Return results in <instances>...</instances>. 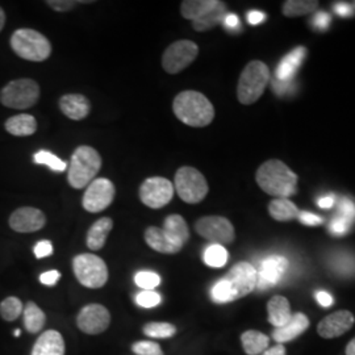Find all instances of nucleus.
<instances>
[{"mask_svg":"<svg viewBox=\"0 0 355 355\" xmlns=\"http://www.w3.org/2000/svg\"><path fill=\"white\" fill-rule=\"evenodd\" d=\"M258 274L253 265L240 262L232 267L228 274L215 283L211 297L217 304L232 303L248 296L257 288Z\"/></svg>","mask_w":355,"mask_h":355,"instance_id":"obj_1","label":"nucleus"},{"mask_svg":"<svg viewBox=\"0 0 355 355\" xmlns=\"http://www.w3.org/2000/svg\"><path fill=\"white\" fill-rule=\"evenodd\" d=\"M173 111L183 124L193 128L207 127L215 119L212 103L202 92L193 89L178 94L173 102Z\"/></svg>","mask_w":355,"mask_h":355,"instance_id":"obj_2","label":"nucleus"},{"mask_svg":"<svg viewBox=\"0 0 355 355\" xmlns=\"http://www.w3.org/2000/svg\"><path fill=\"white\" fill-rule=\"evenodd\" d=\"M258 186L271 196L287 199L296 192L297 175L279 159H270L257 170Z\"/></svg>","mask_w":355,"mask_h":355,"instance_id":"obj_3","label":"nucleus"},{"mask_svg":"<svg viewBox=\"0 0 355 355\" xmlns=\"http://www.w3.org/2000/svg\"><path fill=\"white\" fill-rule=\"evenodd\" d=\"M101 168H102L101 154L91 146L82 145L76 148L71 155L67 182L76 190L85 189L95 179L96 174L101 171Z\"/></svg>","mask_w":355,"mask_h":355,"instance_id":"obj_4","label":"nucleus"},{"mask_svg":"<svg viewBox=\"0 0 355 355\" xmlns=\"http://www.w3.org/2000/svg\"><path fill=\"white\" fill-rule=\"evenodd\" d=\"M270 82V70L262 61H252L245 66L237 85V98L243 105L257 102Z\"/></svg>","mask_w":355,"mask_h":355,"instance_id":"obj_5","label":"nucleus"},{"mask_svg":"<svg viewBox=\"0 0 355 355\" xmlns=\"http://www.w3.org/2000/svg\"><path fill=\"white\" fill-rule=\"evenodd\" d=\"M12 51L23 60L42 62L51 54V44L42 33L29 28H20L11 37Z\"/></svg>","mask_w":355,"mask_h":355,"instance_id":"obj_6","label":"nucleus"},{"mask_svg":"<svg viewBox=\"0 0 355 355\" xmlns=\"http://www.w3.org/2000/svg\"><path fill=\"white\" fill-rule=\"evenodd\" d=\"M40 98V86L37 82L29 78L11 80L0 91V103L4 107L13 110L32 108Z\"/></svg>","mask_w":355,"mask_h":355,"instance_id":"obj_7","label":"nucleus"},{"mask_svg":"<svg viewBox=\"0 0 355 355\" xmlns=\"http://www.w3.org/2000/svg\"><path fill=\"white\" fill-rule=\"evenodd\" d=\"M174 190L184 203L198 204L205 199L209 187L199 170L191 166H183L175 174Z\"/></svg>","mask_w":355,"mask_h":355,"instance_id":"obj_8","label":"nucleus"},{"mask_svg":"<svg viewBox=\"0 0 355 355\" xmlns=\"http://www.w3.org/2000/svg\"><path fill=\"white\" fill-rule=\"evenodd\" d=\"M73 270L78 282L87 288H102L108 280V267L95 254H79L73 259Z\"/></svg>","mask_w":355,"mask_h":355,"instance_id":"obj_9","label":"nucleus"},{"mask_svg":"<svg viewBox=\"0 0 355 355\" xmlns=\"http://www.w3.org/2000/svg\"><path fill=\"white\" fill-rule=\"evenodd\" d=\"M199 46L190 40H179L171 44L162 55V67L168 74H178L187 69L198 57Z\"/></svg>","mask_w":355,"mask_h":355,"instance_id":"obj_10","label":"nucleus"},{"mask_svg":"<svg viewBox=\"0 0 355 355\" xmlns=\"http://www.w3.org/2000/svg\"><path fill=\"white\" fill-rule=\"evenodd\" d=\"M195 230L205 240L217 245H229L234 241L236 232L233 224L223 216H205L196 221Z\"/></svg>","mask_w":355,"mask_h":355,"instance_id":"obj_11","label":"nucleus"},{"mask_svg":"<svg viewBox=\"0 0 355 355\" xmlns=\"http://www.w3.org/2000/svg\"><path fill=\"white\" fill-rule=\"evenodd\" d=\"M140 200L153 209L164 208L174 196V184L164 177L148 178L140 186Z\"/></svg>","mask_w":355,"mask_h":355,"instance_id":"obj_12","label":"nucleus"},{"mask_svg":"<svg viewBox=\"0 0 355 355\" xmlns=\"http://www.w3.org/2000/svg\"><path fill=\"white\" fill-rule=\"evenodd\" d=\"M114 195H116V189L110 179L107 178L94 179L87 186V190L83 195V199H82L83 208L91 214L102 212L112 204Z\"/></svg>","mask_w":355,"mask_h":355,"instance_id":"obj_13","label":"nucleus"},{"mask_svg":"<svg viewBox=\"0 0 355 355\" xmlns=\"http://www.w3.org/2000/svg\"><path fill=\"white\" fill-rule=\"evenodd\" d=\"M111 324V313L102 304L83 306L76 318V325L83 333L95 336L108 329Z\"/></svg>","mask_w":355,"mask_h":355,"instance_id":"obj_14","label":"nucleus"},{"mask_svg":"<svg viewBox=\"0 0 355 355\" xmlns=\"http://www.w3.org/2000/svg\"><path fill=\"white\" fill-rule=\"evenodd\" d=\"M8 224L17 233H33L45 227L46 216L37 208L21 207L10 216Z\"/></svg>","mask_w":355,"mask_h":355,"instance_id":"obj_15","label":"nucleus"},{"mask_svg":"<svg viewBox=\"0 0 355 355\" xmlns=\"http://www.w3.org/2000/svg\"><path fill=\"white\" fill-rule=\"evenodd\" d=\"M354 315L350 311H338L322 318L318 325V333L322 338H337L354 327Z\"/></svg>","mask_w":355,"mask_h":355,"instance_id":"obj_16","label":"nucleus"},{"mask_svg":"<svg viewBox=\"0 0 355 355\" xmlns=\"http://www.w3.org/2000/svg\"><path fill=\"white\" fill-rule=\"evenodd\" d=\"M161 230L174 254L179 253L190 240V229L186 220L180 215L167 216Z\"/></svg>","mask_w":355,"mask_h":355,"instance_id":"obj_17","label":"nucleus"},{"mask_svg":"<svg viewBox=\"0 0 355 355\" xmlns=\"http://www.w3.org/2000/svg\"><path fill=\"white\" fill-rule=\"evenodd\" d=\"M288 268V261L284 257L272 255L266 258L262 263L258 274L257 287L261 290H265L267 287H271L279 282L280 278L284 275V272Z\"/></svg>","mask_w":355,"mask_h":355,"instance_id":"obj_18","label":"nucleus"},{"mask_svg":"<svg viewBox=\"0 0 355 355\" xmlns=\"http://www.w3.org/2000/svg\"><path fill=\"white\" fill-rule=\"evenodd\" d=\"M60 108L70 120L80 121L86 119L91 111L89 101L82 94H67L61 96Z\"/></svg>","mask_w":355,"mask_h":355,"instance_id":"obj_19","label":"nucleus"},{"mask_svg":"<svg viewBox=\"0 0 355 355\" xmlns=\"http://www.w3.org/2000/svg\"><path fill=\"white\" fill-rule=\"evenodd\" d=\"M64 340L57 330H46L37 338L31 355H64Z\"/></svg>","mask_w":355,"mask_h":355,"instance_id":"obj_20","label":"nucleus"},{"mask_svg":"<svg viewBox=\"0 0 355 355\" xmlns=\"http://www.w3.org/2000/svg\"><path fill=\"white\" fill-rule=\"evenodd\" d=\"M308 328H309V318H306L304 313H296L292 316L291 321L288 324H286L282 328L274 329L272 340L278 343H290L300 334H303Z\"/></svg>","mask_w":355,"mask_h":355,"instance_id":"obj_21","label":"nucleus"},{"mask_svg":"<svg viewBox=\"0 0 355 355\" xmlns=\"http://www.w3.org/2000/svg\"><path fill=\"white\" fill-rule=\"evenodd\" d=\"M267 313H268V322L277 329L282 328L291 321L292 312L290 302L284 296H274L267 303Z\"/></svg>","mask_w":355,"mask_h":355,"instance_id":"obj_22","label":"nucleus"},{"mask_svg":"<svg viewBox=\"0 0 355 355\" xmlns=\"http://www.w3.org/2000/svg\"><path fill=\"white\" fill-rule=\"evenodd\" d=\"M304 46H297L295 51H292L290 54H287L278 64L277 69V80L283 82V83H288L291 80L295 73L297 71V69L300 67L302 62L304 61L305 57Z\"/></svg>","mask_w":355,"mask_h":355,"instance_id":"obj_23","label":"nucleus"},{"mask_svg":"<svg viewBox=\"0 0 355 355\" xmlns=\"http://www.w3.org/2000/svg\"><path fill=\"white\" fill-rule=\"evenodd\" d=\"M114 228V221L111 217H102L95 221L87 232L86 243L91 250H101L104 248L110 232Z\"/></svg>","mask_w":355,"mask_h":355,"instance_id":"obj_24","label":"nucleus"},{"mask_svg":"<svg viewBox=\"0 0 355 355\" xmlns=\"http://www.w3.org/2000/svg\"><path fill=\"white\" fill-rule=\"evenodd\" d=\"M4 128L12 136L26 137V136H32L36 133L37 121L32 114H16L6 121Z\"/></svg>","mask_w":355,"mask_h":355,"instance_id":"obj_25","label":"nucleus"},{"mask_svg":"<svg viewBox=\"0 0 355 355\" xmlns=\"http://www.w3.org/2000/svg\"><path fill=\"white\" fill-rule=\"evenodd\" d=\"M227 16V4L224 1H217L215 7L202 16L200 19L192 21V26L196 32H208L224 21Z\"/></svg>","mask_w":355,"mask_h":355,"instance_id":"obj_26","label":"nucleus"},{"mask_svg":"<svg viewBox=\"0 0 355 355\" xmlns=\"http://www.w3.org/2000/svg\"><path fill=\"white\" fill-rule=\"evenodd\" d=\"M242 347L248 355L263 354L268 347L270 338L258 330H246L241 336Z\"/></svg>","mask_w":355,"mask_h":355,"instance_id":"obj_27","label":"nucleus"},{"mask_svg":"<svg viewBox=\"0 0 355 355\" xmlns=\"http://www.w3.org/2000/svg\"><path fill=\"white\" fill-rule=\"evenodd\" d=\"M23 322L28 333L36 334L44 329L46 322V315L36 303L28 302L23 311Z\"/></svg>","mask_w":355,"mask_h":355,"instance_id":"obj_28","label":"nucleus"},{"mask_svg":"<svg viewBox=\"0 0 355 355\" xmlns=\"http://www.w3.org/2000/svg\"><path fill=\"white\" fill-rule=\"evenodd\" d=\"M218 0H186L180 4V13L184 19L195 21L209 12Z\"/></svg>","mask_w":355,"mask_h":355,"instance_id":"obj_29","label":"nucleus"},{"mask_svg":"<svg viewBox=\"0 0 355 355\" xmlns=\"http://www.w3.org/2000/svg\"><path fill=\"white\" fill-rule=\"evenodd\" d=\"M268 214L277 221H291L299 217V208L288 199H275L268 204Z\"/></svg>","mask_w":355,"mask_h":355,"instance_id":"obj_30","label":"nucleus"},{"mask_svg":"<svg viewBox=\"0 0 355 355\" xmlns=\"http://www.w3.org/2000/svg\"><path fill=\"white\" fill-rule=\"evenodd\" d=\"M318 7V1L313 0H287L283 4V15L287 17H299L312 13Z\"/></svg>","mask_w":355,"mask_h":355,"instance_id":"obj_31","label":"nucleus"},{"mask_svg":"<svg viewBox=\"0 0 355 355\" xmlns=\"http://www.w3.org/2000/svg\"><path fill=\"white\" fill-rule=\"evenodd\" d=\"M228 250L224 246L217 243H212L204 252V263L207 266L215 267V268L225 266L228 262Z\"/></svg>","mask_w":355,"mask_h":355,"instance_id":"obj_32","label":"nucleus"},{"mask_svg":"<svg viewBox=\"0 0 355 355\" xmlns=\"http://www.w3.org/2000/svg\"><path fill=\"white\" fill-rule=\"evenodd\" d=\"M23 311H24V305L20 299L15 296H10L0 303V316L4 321L11 322L17 320L23 315Z\"/></svg>","mask_w":355,"mask_h":355,"instance_id":"obj_33","label":"nucleus"},{"mask_svg":"<svg viewBox=\"0 0 355 355\" xmlns=\"http://www.w3.org/2000/svg\"><path fill=\"white\" fill-rule=\"evenodd\" d=\"M142 330L152 338H171L177 333V328L170 322H149Z\"/></svg>","mask_w":355,"mask_h":355,"instance_id":"obj_34","label":"nucleus"},{"mask_svg":"<svg viewBox=\"0 0 355 355\" xmlns=\"http://www.w3.org/2000/svg\"><path fill=\"white\" fill-rule=\"evenodd\" d=\"M35 162L37 165H45L51 167L53 171H64L67 164L64 162L62 159H60L57 155H54L53 153L46 152V150H41V152L35 154Z\"/></svg>","mask_w":355,"mask_h":355,"instance_id":"obj_35","label":"nucleus"},{"mask_svg":"<svg viewBox=\"0 0 355 355\" xmlns=\"http://www.w3.org/2000/svg\"><path fill=\"white\" fill-rule=\"evenodd\" d=\"M135 282L142 290L153 291L155 287L159 286L161 278L158 274H155L153 271H140L136 274Z\"/></svg>","mask_w":355,"mask_h":355,"instance_id":"obj_36","label":"nucleus"},{"mask_svg":"<svg viewBox=\"0 0 355 355\" xmlns=\"http://www.w3.org/2000/svg\"><path fill=\"white\" fill-rule=\"evenodd\" d=\"M132 352L137 355H165L161 346L153 341H139L133 343Z\"/></svg>","mask_w":355,"mask_h":355,"instance_id":"obj_37","label":"nucleus"},{"mask_svg":"<svg viewBox=\"0 0 355 355\" xmlns=\"http://www.w3.org/2000/svg\"><path fill=\"white\" fill-rule=\"evenodd\" d=\"M161 302H162L161 295L155 291H141L136 296V303L142 308H154Z\"/></svg>","mask_w":355,"mask_h":355,"instance_id":"obj_38","label":"nucleus"},{"mask_svg":"<svg viewBox=\"0 0 355 355\" xmlns=\"http://www.w3.org/2000/svg\"><path fill=\"white\" fill-rule=\"evenodd\" d=\"M92 1H79V0H49L46 4L55 12H67L76 8L79 4H89Z\"/></svg>","mask_w":355,"mask_h":355,"instance_id":"obj_39","label":"nucleus"},{"mask_svg":"<svg viewBox=\"0 0 355 355\" xmlns=\"http://www.w3.org/2000/svg\"><path fill=\"white\" fill-rule=\"evenodd\" d=\"M340 217H343V220H346L347 223L353 224L355 221V204L347 199V198H343L340 203V208H338V215Z\"/></svg>","mask_w":355,"mask_h":355,"instance_id":"obj_40","label":"nucleus"},{"mask_svg":"<svg viewBox=\"0 0 355 355\" xmlns=\"http://www.w3.org/2000/svg\"><path fill=\"white\" fill-rule=\"evenodd\" d=\"M350 223H347L346 220H343V217L337 216L336 218H333L331 224H330V230L331 233H334L336 236H343L345 233H347V230L350 228Z\"/></svg>","mask_w":355,"mask_h":355,"instance_id":"obj_41","label":"nucleus"},{"mask_svg":"<svg viewBox=\"0 0 355 355\" xmlns=\"http://www.w3.org/2000/svg\"><path fill=\"white\" fill-rule=\"evenodd\" d=\"M300 223H303L304 225L308 227H316L324 223V218L321 216L313 215V214H309V212H300L299 217Z\"/></svg>","mask_w":355,"mask_h":355,"instance_id":"obj_42","label":"nucleus"},{"mask_svg":"<svg viewBox=\"0 0 355 355\" xmlns=\"http://www.w3.org/2000/svg\"><path fill=\"white\" fill-rule=\"evenodd\" d=\"M51 254H53V245H51V241L44 240V241H40L38 243H36V246H35V255L37 258H45V257H49Z\"/></svg>","mask_w":355,"mask_h":355,"instance_id":"obj_43","label":"nucleus"},{"mask_svg":"<svg viewBox=\"0 0 355 355\" xmlns=\"http://www.w3.org/2000/svg\"><path fill=\"white\" fill-rule=\"evenodd\" d=\"M61 278V274L57 270H51L40 275V282L45 286H54Z\"/></svg>","mask_w":355,"mask_h":355,"instance_id":"obj_44","label":"nucleus"},{"mask_svg":"<svg viewBox=\"0 0 355 355\" xmlns=\"http://www.w3.org/2000/svg\"><path fill=\"white\" fill-rule=\"evenodd\" d=\"M354 8L349 3H337L334 6V12L337 13L341 17H349L354 15Z\"/></svg>","mask_w":355,"mask_h":355,"instance_id":"obj_45","label":"nucleus"},{"mask_svg":"<svg viewBox=\"0 0 355 355\" xmlns=\"http://www.w3.org/2000/svg\"><path fill=\"white\" fill-rule=\"evenodd\" d=\"M330 24V16L328 13L320 12L313 19V26L318 29H327Z\"/></svg>","mask_w":355,"mask_h":355,"instance_id":"obj_46","label":"nucleus"},{"mask_svg":"<svg viewBox=\"0 0 355 355\" xmlns=\"http://www.w3.org/2000/svg\"><path fill=\"white\" fill-rule=\"evenodd\" d=\"M316 299H318V304L328 308L330 305L333 304V297L331 295L325 291H318L316 293Z\"/></svg>","mask_w":355,"mask_h":355,"instance_id":"obj_47","label":"nucleus"},{"mask_svg":"<svg viewBox=\"0 0 355 355\" xmlns=\"http://www.w3.org/2000/svg\"><path fill=\"white\" fill-rule=\"evenodd\" d=\"M224 26H225V28H228V29L239 28L240 26V19L236 15L229 13V15L225 16V19H224Z\"/></svg>","mask_w":355,"mask_h":355,"instance_id":"obj_48","label":"nucleus"},{"mask_svg":"<svg viewBox=\"0 0 355 355\" xmlns=\"http://www.w3.org/2000/svg\"><path fill=\"white\" fill-rule=\"evenodd\" d=\"M248 20L252 26H258L259 23H262L265 20V13L259 12V11H252L248 15Z\"/></svg>","mask_w":355,"mask_h":355,"instance_id":"obj_49","label":"nucleus"},{"mask_svg":"<svg viewBox=\"0 0 355 355\" xmlns=\"http://www.w3.org/2000/svg\"><path fill=\"white\" fill-rule=\"evenodd\" d=\"M262 355H286V347L283 343H278L277 346L267 349L266 352Z\"/></svg>","mask_w":355,"mask_h":355,"instance_id":"obj_50","label":"nucleus"},{"mask_svg":"<svg viewBox=\"0 0 355 355\" xmlns=\"http://www.w3.org/2000/svg\"><path fill=\"white\" fill-rule=\"evenodd\" d=\"M318 204L320 208H325V209H328V208H331V207H333V204H334V198H333V196H325V198H321V199H318Z\"/></svg>","mask_w":355,"mask_h":355,"instance_id":"obj_51","label":"nucleus"},{"mask_svg":"<svg viewBox=\"0 0 355 355\" xmlns=\"http://www.w3.org/2000/svg\"><path fill=\"white\" fill-rule=\"evenodd\" d=\"M346 355H355V338L346 346Z\"/></svg>","mask_w":355,"mask_h":355,"instance_id":"obj_52","label":"nucleus"},{"mask_svg":"<svg viewBox=\"0 0 355 355\" xmlns=\"http://www.w3.org/2000/svg\"><path fill=\"white\" fill-rule=\"evenodd\" d=\"M4 24H6V13H4V10L0 7V32L3 31Z\"/></svg>","mask_w":355,"mask_h":355,"instance_id":"obj_53","label":"nucleus"},{"mask_svg":"<svg viewBox=\"0 0 355 355\" xmlns=\"http://www.w3.org/2000/svg\"><path fill=\"white\" fill-rule=\"evenodd\" d=\"M20 334H21V330L20 329H16L13 331V336H15V337H20Z\"/></svg>","mask_w":355,"mask_h":355,"instance_id":"obj_54","label":"nucleus"},{"mask_svg":"<svg viewBox=\"0 0 355 355\" xmlns=\"http://www.w3.org/2000/svg\"><path fill=\"white\" fill-rule=\"evenodd\" d=\"M352 7H353V8H354L355 10V1H353V3H352Z\"/></svg>","mask_w":355,"mask_h":355,"instance_id":"obj_55","label":"nucleus"}]
</instances>
